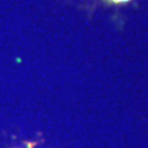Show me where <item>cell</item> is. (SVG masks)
<instances>
[{"label":"cell","mask_w":148,"mask_h":148,"mask_svg":"<svg viewBox=\"0 0 148 148\" xmlns=\"http://www.w3.org/2000/svg\"><path fill=\"white\" fill-rule=\"evenodd\" d=\"M114 2H125V1H130V0H113Z\"/></svg>","instance_id":"6da1fadb"}]
</instances>
